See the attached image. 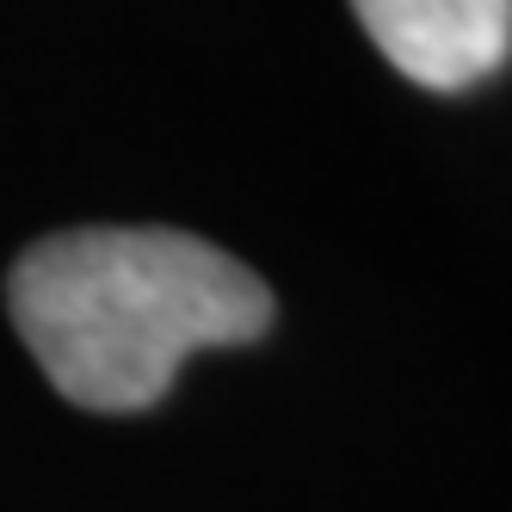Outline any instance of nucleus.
I'll return each instance as SVG.
<instances>
[{"label":"nucleus","instance_id":"2","mask_svg":"<svg viewBox=\"0 0 512 512\" xmlns=\"http://www.w3.org/2000/svg\"><path fill=\"white\" fill-rule=\"evenodd\" d=\"M352 13L426 93H469L512 62V0H352Z\"/></svg>","mask_w":512,"mask_h":512},{"label":"nucleus","instance_id":"1","mask_svg":"<svg viewBox=\"0 0 512 512\" xmlns=\"http://www.w3.org/2000/svg\"><path fill=\"white\" fill-rule=\"evenodd\" d=\"M7 315L56 395L93 414H136L204 346H253L272 327V284L186 229H62L19 253Z\"/></svg>","mask_w":512,"mask_h":512}]
</instances>
